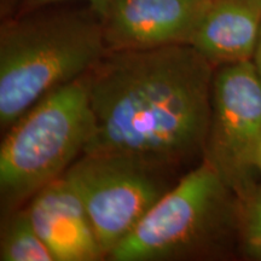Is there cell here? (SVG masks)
<instances>
[{
  "instance_id": "7",
  "label": "cell",
  "mask_w": 261,
  "mask_h": 261,
  "mask_svg": "<svg viewBox=\"0 0 261 261\" xmlns=\"http://www.w3.org/2000/svg\"><path fill=\"white\" fill-rule=\"evenodd\" d=\"M211 0H110L103 17L108 51L191 44Z\"/></svg>"
},
{
  "instance_id": "12",
  "label": "cell",
  "mask_w": 261,
  "mask_h": 261,
  "mask_svg": "<svg viewBox=\"0 0 261 261\" xmlns=\"http://www.w3.org/2000/svg\"><path fill=\"white\" fill-rule=\"evenodd\" d=\"M71 2H80L84 5H89L96 14L103 19L106 16L108 8H109L110 0H23L21 5L19 14L22 12L33 11V10L45 8V6L57 5V4H68Z\"/></svg>"
},
{
  "instance_id": "1",
  "label": "cell",
  "mask_w": 261,
  "mask_h": 261,
  "mask_svg": "<svg viewBox=\"0 0 261 261\" xmlns=\"http://www.w3.org/2000/svg\"><path fill=\"white\" fill-rule=\"evenodd\" d=\"M215 69L189 44L107 51L86 74L93 129L84 154L174 169L203 159Z\"/></svg>"
},
{
  "instance_id": "13",
  "label": "cell",
  "mask_w": 261,
  "mask_h": 261,
  "mask_svg": "<svg viewBox=\"0 0 261 261\" xmlns=\"http://www.w3.org/2000/svg\"><path fill=\"white\" fill-rule=\"evenodd\" d=\"M254 64L256 65L257 70L261 74V34H260V39H259V44H257V48L255 52V56H254Z\"/></svg>"
},
{
  "instance_id": "5",
  "label": "cell",
  "mask_w": 261,
  "mask_h": 261,
  "mask_svg": "<svg viewBox=\"0 0 261 261\" xmlns=\"http://www.w3.org/2000/svg\"><path fill=\"white\" fill-rule=\"evenodd\" d=\"M174 168L123 154H83L64 178L79 195L107 256L175 184Z\"/></svg>"
},
{
  "instance_id": "14",
  "label": "cell",
  "mask_w": 261,
  "mask_h": 261,
  "mask_svg": "<svg viewBox=\"0 0 261 261\" xmlns=\"http://www.w3.org/2000/svg\"><path fill=\"white\" fill-rule=\"evenodd\" d=\"M255 167H256L257 175H259V178H260V181H261V146H260V150H259V152H257V156H256Z\"/></svg>"
},
{
  "instance_id": "9",
  "label": "cell",
  "mask_w": 261,
  "mask_h": 261,
  "mask_svg": "<svg viewBox=\"0 0 261 261\" xmlns=\"http://www.w3.org/2000/svg\"><path fill=\"white\" fill-rule=\"evenodd\" d=\"M261 0H211L191 46L215 68L254 61Z\"/></svg>"
},
{
  "instance_id": "10",
  "label": "cell",
  "mask_w": 261,
  "mask_h": 261,
  "mask_svg": "<svg viewBox=\"0 0 261 261\" xmlns=\"http://www.w3.org/2000/svg\"><path fill=\"white\" fill-rule=\"evenodd\" d=\"M2 261H55L54 255L39 236L27 207L6 214L0 238Z\"/></svg>"
},
{
  "instance_id": "4",
  "label": "cell",
  "mask_w": 261,
  "mask_h": 261,
  "mask_svg": "<svg viewBox=\"0 0 261 261\" xmlns=\"http://www.w3.org/2000/svg\"><path fill=\"white\" fill-rule=\"evenodd\" d=\"M92 129L86 74L47 94L10 127L0 146L5 215L62 177L84 154Z\"/></svg>"
},
{
  "instance_id": "3",
  "label": "cell",
  "mask_w": 261,
  "mask_h": 261,
  "mask_svg": "<svg viewBox=\"0 0 261 261\" xmlns=\"http://www.w3.org/2000/svg\"><path fill=\"white\" fill-rule=\"evenodd\" d=\"M236 252L238 197L202 159L150 208L107 259H221Z\"/></svg>"
},
{
  "instance_id": "15",
  "label": "cell",
  "mask_w": 261,
  "mask_h": 261,
  "mask_svg": "<svg viewBox=\"0 0 261 261\" xmlns=\"http://www.w3.org/2000/svg\"><path fill=\"white\" fill-rule=\"evenodd\" d=\"M9 0H2V8H3V11H4L5 8H8L9 6Z\"/></svg>"
},
{
  "instance_id": "11",
  "label": "cell",
  "mask_w": 261,
  "mask_h": 261,
  "mask_svg": "<svg viewBox=\"0 0 261 261\" xmlns=\"http://www.w3.org/2000/svg\"><path fill=\"white\" fill-rule=\"evenodd\" d=\"M238 252L261 261V181L238 198Z\"/></svg>"
},
{
  "instance_id": "2",
  "label": "cell",
  "mask_w": 261,
  "mask_h": 261,
  "mask_svg": "<svg viewBox=\"0 0 261 261\" xmlns=\"http://www.w3.org/2000/svg\"><path fill=\"white\" fill-rule=\"evenodd\" d=\"M22 12L0 28V126L8 130L44 97L87 74L107 54L89 5Z\"/></svg>"
},
{
  "instance_id": "8",
  "label": "cell",
  "mask_w": 261,
  "mask_h": 261,
  "mask_svg": "<svg viewBox=\"0 0 261 261\" xmlns=\"http://www.w3.org/2000/svg\"><path fill=\"white\" fill-rule=\"evenodd\" d=\"M27 211L55 261L106 259L89 213L64 175L33 196Z\"/></svg>"
},
{
  "instance_id": "6",
  "label": "cell",
  "mask_w": 261,
  "mask_h": 261,
  "mask_svg": "<svg viewBox=\"0 0 261 261\" xmlns=\"http://www.w3.org/2000/svg\"><path fill=\"white\" fill-rule=\"evenodd\" d=\"M261 146V74L253 61L214 71L212 114L203 160L243 197L260 182L255 162Z\"/></svg>"
}]
</instances>
